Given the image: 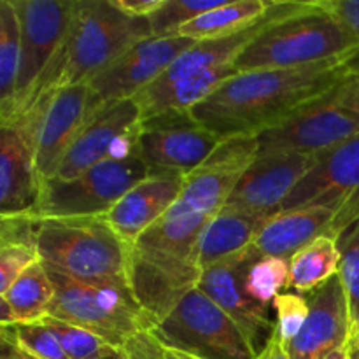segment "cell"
Segmentation results:
<instances>
[{"mask_svg":"<svg viewBox=\"0 0 359 359\" xmlns=\"http://www.w3.org/2000/svg\"><path fill=\"white\" fill-rule=\"evenodd\" d=\"M342 58L294 69L238 72L189 111L221 139L259 135L349 76Z\"/></svg>","mask_w":359,"mask_h":359,"instance_id":"1","label":"cell"},{"mask_svg":"<svg viewBox=\"0 0 359 359\" xmlns=\"http://www.w3.org/2000/svg\"><path fill=\"white\" fill-rule=\"evenodd\" d=\"M212 217L174 205L130 245V286L153 325L198 287L200 238Z\"/></svg>","mask_w":359,"mask_h":359,"instance_id":"2","label":"cell"},{"mask_svg":"<svg viewBox=\"0 0 359 359\" xmlns=\"http://www.w3.org/2000/svg\"><path fill=\"white\" fill-rule=\"evenodd\" d=\"M151 35L147 18L128 16L111 0H77L67 39L39 81L30 104L44 91L90 84L123 53Z\"/></svg>","mask_w":359,"mask_h":359,"instance_id":"3","label":"cell"},{"mask_svg":"<svg viewBox=\"0 0 359 359\" xmlns=\"http://www.w3.org/2000/svg\"><path fill=\"white\" fill-rule=\"evenodd\" d=\"M356 49L342 23L319 0L304 6L266 27L235 60L238 72L294 69L333 58H346Z\"/></svg>","mask_w":359,"mask_h":359,"instance_id":"4","label":"cell"},{"mask_svg":"<svg viewBox=\"0 0 359 359\" xmlns=\"http://www.w3.org/2000/svg\"><path fill=\"white\" fill-rule=\"evenodd\" d=\"M44 266L55 291L49 318L88 330L114 347H123L132 337L153 330V321L128 280L79 279L46 263Z\"/></svg>","mask_w":359,"mask_h":359,"instance_id":"5","label":"cell"},{"mask_svg":"<svg viewBox=\"0 0 359 359\" xmlns=\"http://www.w3.org/2000/svg\"><path fill=\"white\" fill-rule=\"evenodd\" d=\"M37 221L35 245L46 265L79 279L128 280L130 244L105 217Z\"/></svg>","mask_w":359,"mask_h":359,"instance_id":"6","label":"cell"},{"mask_svg":"<svg viewBox=\"0 0 359 359\" xmlns=\"http://www.w3.org/2000/svg\"><path fill=\"white\" fill-rule=\"evenodd\" d=\"M358 135L359 76L349 74L286 121L256 135V140L258 156L276 153L318 156Z\"/></svg>","mask_w":359,"mask_h":359,"instance_id":"7","label":"cell"},{"mask_svg":"<svg viewBox=\"0 0 359 359\" xmlns=\"http://www.w3.org/2000/svg\"><path fill=\"white\" fill-rule=\"evenodd\" d=\"M149 175L139 151L125 158L98 163L69 181L49 179L41 184L37 205L23 214L32 219L104 217L116 203Z\"/></svg>","mask_w":359,"mask_h":359,"instance_id":"8","label":"cell"},{"mask_svg":"<svg viewBox=\"0 0 359 359\" xmlns=\"http://www.w3.org/2000/svg\"><path fill=\"white\" fill-rule=\"evenodd\" d=\"M151 333L167 349L200 359H256L258 353L237 323L195 287Z\"/></svg>","mask_w":359,"mask_h":359,"instance_id":"9","label":"cell"},{"mask_svg":"<svg viewBox=\"0 0 359 359\" xmlns=\"http://www.w3.org/2000/svg\"><path fill=\"white\" fill-rule=\"evenodd\" d=\"M51 91L39 95L25 111L0 123V216L32 212L41 195L37 174V137Z\"/></svg>","mask_w":359,"mask_h":359,"instance_id":"10","label":"cell"},{"mask_svg":"<svg viewBox=\"0 0 359 359\" xmlns=\"http://www.w3.org/2000/svg\"><path fill=\"white\" fill-rule=\"evenodd\" d=\"M307 207L335 210V241L359 219V135L318 154L316 165L294 186L279 212Z\"/></svg>","mask_w":359,"mask_h":359,"instance_id":"11","label":"cell"},{"mask_svg":"<svg viewBox=\"0 0 359 359\" xmlns=\"http://www.w3.org/2000/svg\"><path fill=\"white\" fill-rule=\"evenodd\" d=\"M21 23V60L14 116L25 111L72 25L77 0H13Z\"/></svg>","mask_w":359,"mask_h":359,"instance_id":"12","label":"cell"},{"mask_svg":"<svg viewBox=\"0 0 359 359\" xmlns=\"http://www.w3.org/2000/svg\"><path fill=\"white\" fill-rule=\"evenodd\" d=\"M219 142L221 137L195 121L189 111H172L142 119L137 151L149 172L188 175L205 163Z\"/></svg>","mask_w":359,"mask_h":359,"instance_id":"13","label":"cell"},{"mask_svg":"<svg viewBox=\"0 0 359 359\" xmlns=\"http://www.w3.org/2000/svg\"><path fill=\"white\" fill-rule=\"evenodd\" d=\"M140 125L142 116L133 98L105 102L67 151L53 179L69 181L95 165L135 153Z\"/></svg>","mask_w":359,"mask_h":359,"instance_id":"14","label":"cell"},{"mask_svg":"<svg viewBox=\"0 0 359 359\" xmlns=\"http://www.w3.org/2000/svg\"><path fill=\"white\" fill-rule=\"evenodd\" d=\"M259 256L255 245H249L244 251L203 270L198 283V290L237 323L258 354L272 339L276 328L270 309L256 302L245 284L249 269Z\"/></svg>","mask_w":359,"mask_h":359,"instance_id":"15","label":"cell"},{"mask_svg":"<svg viewBox=\"0 0 359 359\" xmlns=\"http://www.w3.org/2000/svg\"><path fill=\"white\" fill-rule=\"evenodd\" d=\"M258 140L252 135L221 139L205 163L184 175L181 196L174 205L188 212L216 216L226 205L245 170L258 158Z\"/></svg>","mask_w":359,"mask_h":359,"instance_id":"16","label":"cell"},{"mask_svg":"<svg viewBox=\"0 0 359 359\" xmlns=\"http://www.w3.org/2000/svg\"><path fill=\"white\" fill-rule=\"evenodd\" d=\"M195 42L182 35H151L137 42L112 65L102 70L95 79L90 81V86L104 102L132 100L154 83Z\"/></svg>","mask_w":359,"mask_h":359,"instance_id":"17","label":"cell"},{"mask_svg":"<svg viewBox=\"0 0 359 359\" xmlns=\"http://www.w3.org/2000/svg\"><path fill=\"white\" fill-rule=\"evenodd\" d=\"M104 104L90 84H74L55 90L42 116L37 137L35 161L41 184L55 177L67 151Z\"/></svg>","mask_w":359,"mask_h":359,"instance_id":"18","label":"cell"},{"mask_svg":"<svg viewBox=\"0 0 359 359\" xmlns=\"http://www.w3.org/2000/svg\"><path fill=\"white\" fill-rule=\"evenodd\" d=\"M316 160L318 156L294 153L258 156L237 182L224 207L256 216H276Z\"/></svg>","mask_w":359,"mask_h":359,"instance_id":"19","label":"cell"},{"mask_svg":"<svg viewBox=\"0 0 359 359\" xmlns=\"http://www.w3.org/2000/svg\"><path fill=\"white\" fill-rule=\"evenodd\" d=\"M309 318L286 347L291 359H321L347 346L353 333L349 300L342 279L335 277L309 293Z\"/></svg>","mask_w":359,"mask_h":359,"instance_id":"20","label":"cell"},{"mask_svg":"<svg viewBox=\"0 0 359 359\" xmlns=\"http://www.w3.org/2000/svg\"><path fill=\"white\" fill-rule=\"evenodd\" d=\"M184 175L177 172H149L133 186L109 214L105 221L116 233L132 245L147 228L153 226L174 207L181 196Z\"/></svg>","mask_w":359,"mask_h":359,"instance_id":"21","label":"cell"},{"mask_svg":"<svg viewBox=\"0 0 359 359\" xmlns=\"http://www.w3.org/2000/svg\"><path fill=\"white\" fill-rule=\"evenodd\" d=\"M337 212L325 207L279 212L269 217L256 235L252 245L262 256L290 262L298 251L321 237H333Z\"/></svg>","mask_w":359,"mask_h":359,"instance_id":"22","label":"cell"},{"mask_svg":"<svg viewBox=\"0 0 359 359\" xmlns=\"http://www.w3.org/2000/svg\"><path fill=\"white\" fill-rule=\"evenodd\" d=\"M266 219H269L266 216H256V214L223 207L209 221L200 238L198 262L202 270L252 245Z\"/></svg>","mask_w":359,"mask_h":359,"instance_id":"23","label":"cell"},{"mask_svg":"<svg viewBox=\"0 0 359 359\" xmlns=\"http://www.w3.org/2000/svg\"><path fill=\"white\" fill-rule=\"evenodd\" d=\"M273 0H226L219 7L207 11L179 30L191 41H210L228 37L252 27L265 18Z\"/></svg>","mask_w":359,"mask_h":359,"instance_id":"24","label":"cell"},{"mask_svg":"<svg viewBox=\"0 0 359 359\" xmlns=\"http://www.w3.org/2000/svg\"><path fill=\"white\" fill-rule=\"evenodd\" d=\"M340 259L342 255L335 238H318L290 259L287 290H294L297 293H312L339 273Z\"/></svg>","mask_w":359,"mask_h":359,"instance_id":"25","label":"cell"},{"mask_svg":"<svg viewBox=\"0 0 359 359\" xmlns=\"http://www.w3.org/2000/svg\"><path fill=\"white\" fill-rule=\"evenodd\" d=\"M21 60V23L13 0H0V123L14 116Z\"/></svg>","mask_w":359,"mask_h":359,"instance_id":"26","label":"cell"},{"mask_svg":"<svg viewBox=\"0 0 359 359\" xmlns=\"http://www.w3.org/2000/svg\"><path fill=\"white\" fill-rule=\"evenodd\" d=\"M0 297L9 302L20 323H34L46 318L55 291L42 259L28 266Z\"/></svg>","mask_w":359,"mask_h":359,"instance_id":"27","label":"cell"},{"mask_svg":"<svg viewBox=\"0 0 359 359\" xmlns=\"http://www.w3.org/2000/svg\"><path fill=\"white\" fill-rule=\"evenodd\" d=\"M290 262L272 256H259L248 272V291L256 302L270 309L277 297L287 290Z\"/></svg>","mask_w":359,"mask_h":359,"instance_id":"28","label":"cell"},{"mask_svg":"<svg viewBox=\"0 0 359 359\" xmlns=\"http://www.w3.org/2000/svg\"><path fill=\"white\" fill-rule=\"evenodd\" d=\"M223 2L226 0H163L160 9L149 16L151 32L154 37L179 35L184 25L207 11L216 9Z\"/></svg>","mask_w":359,"mask_h":359,"instance_id":"29","label":"cell"},{"mask_svg":"<svg viewBox=\"0 0 359 359\" xmlns=\"http://www.w3.org/2000/svg\"><path fill=\"white\" fill-rule=\"evenodd\" d=\"M0 333L37 359H69L55 333L42 321L18 323L11 328H2Z\"/></svg>","mask_w":359,"mask_h":359,"instance_id":"30","label":"cell"},{"mask_svg":"<svg viewBox=\"0 0 359 359\" xmlns=\"http://www.w3.org/2000/svg\"><path fill=\"white\" fill-rule=\"evenodd\" d=\"M41 321L55 333L69 359H90L107 351L109 347H114L100 337L76 325H70V323L60 321V319L49 318V316L42 318Z\"/></svg>","mask_w":359,"mask_h":359,"instance_id":"31","label":"cell"},{"mask_svg":"<svg viewBox=\"0 0 359 359\" xmlns=\"http://www.w3.org/2000/svg\"><path fill=\"white\" fill-rule=\"evenodd\" d=\"M337 242L342 255L339 276L346 287L354 326L359 323V219Z\"/></svg>","mask_w":359,"mask_h":359,"instance_id":"32","label":"cell"},{"mask_svg":"<svg viewBox=\"0 0 359 359\" xmlns=\"http://www.w3.org/2000/svg\"><path fill=\"white\" fill-rule=\"evenodd\" d=\"M276 311V328L273 335L284 344L290 346L291 340L300 333L305 321L309 318V300L302 294L280 293L272 304Z\"/></svg>","mask_w":359,"mask_h":359,"instance_id":"33","label":"cell"},{"mask_svg":"<svg viewBox=\"0 0 359 359\" xmlns=\"http://www.w3.org/2000/svg\"><path fill=\"white\" fill-rule=\"evenodd\" d=\"M39 252L30 244H6L0 245V294L6 293L14 280L39 262Z\"/></svg>","mask_w":359,"mask_h":359,"instance_id":"34","label":"cell"},{"mask_svg":"<svg viewBox=\"0 0 359 359\" xmlns=\"http://www.w3.org/2000/svg\"><path fill=\"white\" fill-rule=\"evenodd\" d=\"M319 4L330 11L356 41V49L346 56L342 63L347 74L359 76V0H319Z\"/></svg>","mask_w":359,"mask_h":359,"instance_id":"35","label":"cell"},{"mask_svg":"<svg viewBox=\"0 0 359 359\" xmlns=\"http://www.w3.org/2000/svg\"><path fill=\"white\" fill-rule=\"evenodd\" d=\"M123 349L126 359H163V347L151 332H142L132 337Z\"/></svg>","mask_w":359,"mask_h":359,"instance_id":"36","label":"cell"},{"mask_svg":"<svg viewBox=\"0 0 359 359\" xmlns=\"http://www.w3.org/2000/svg\"><path fill=\"white\" fill-rule=\"evenodd\" d=\"M112 6L132 18H147L156 13L163 0H111Z\"/></svg>","mask_w":359,"mask_h":359,"instance_id":"37","label":"cell"},{"mask_svg":"<svg viewBox=\"0 0 359 359\" xmlns=\"http://www.w3.org/2000/svg\"><path fill=\"white\" fill-rule=\"evenodd\" d=\"M0 359H37V358L30 356L27 351L21 349L18 344H14L9 337L0 333Z\"/></svg>","mask_w":359,"mask_h":359,"instance_id":"38","label":"cell"},{"mask_svg":"<svg viewBox=\"0 0 359 359\" xmlns=\"http://www.w3.org/2000/svg\"><path fill=\"white\" fill-rule=\"evenodd\" d=\"M256 359H291V356L286 346L276 335H272V339L263 347V351L256 356Z\"/></svg>","mask_w":359,"mask_h":359,"instance_id":"39","label":"cell"},{"mask_svg":"<svg viewBox=\"0 0 359 359\" xmlns=\"http://www.w3.org/2000/svg\"><path fill=\"white\" fill-rule=\"evenodd\" d=\"M18 323H20L18 321V316L9 305V302L0 297V326L2 328H11V326L18 325Z\"/></svg>","mask_w":359,"mask_h":359,"instance_id":"40","label":"cell"},{"mask_svg":"<svg viewBox=\"0 0 359 359\" xmlns=\"http://www.w3.org/2000/svg\"><path fill=\"white\" fill-rule=\"evenodd\" d=\"M90 359H126V354L123 347H109L107 351H104L102 354Z\"/></svg>","mask_w":359,"mask_h":359,"instance_id":"41","label":"cell"},{"mask_svg":"<svg viewBox=\"0 0 359 359\" xmlns=\"http://www.w3.org/2000/svg\"><path fill=\"white\" fill-rule=\"evenodd\" d=\"M163 359H200V358L191 356V354L181 353V351L167 349V347H163Z\"/></svg>","mask_w":359,"mask_h":359,"instance_id":"42","label":"cell"},{"mask_svg":"<svg viewBox=\"0 0 359 359\" xmlns=\"http://www.w3.org/2000/svg\"><path fill=\"white\" fill-rule=\"evenodd\" d=\"M321 359H349V342H347V346L332 351V353H328Z\"/></svg>","mask_w":359,"mask_h":359,"instance_id":"43","label":"cell"},{"mask_svg":"<svg viewBox=\"0 0 359 359\" xmlns=\"http://www.w3.org/2000/svg\"><path fill=\"white\" fill-rule=\"evenodd\" d=\"M349 359H359V342L353 335L349 339Z\"/></svg>","mask_w":359,"mask_h":359,"instance_id":"44","label":"cell"},{"mask_svg":"<svg viewBox=\"0 0 359 359\" xmlns=\"http://www.w3.org/2000/svg\"><path fill=\"white\" fill-rule=\"evenodd\" d=\"M351 335H353L354 339H356L359 342V323H356V325L353 326V333H351Z\"/></svg>","mask_w":359,"mask_h":359,"instance_id":"45","label":"cell"}]
</instances>
